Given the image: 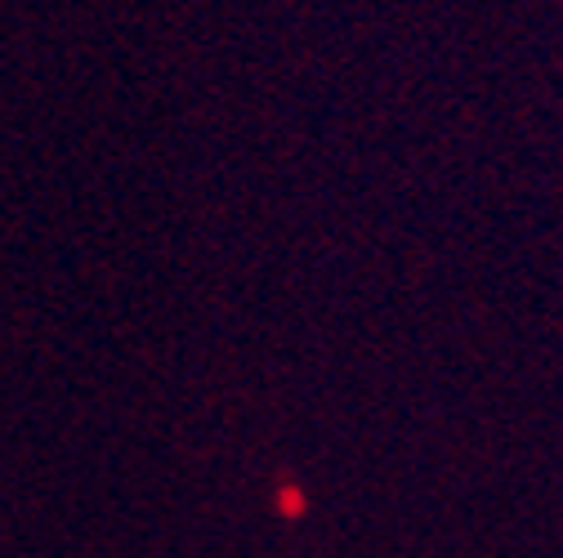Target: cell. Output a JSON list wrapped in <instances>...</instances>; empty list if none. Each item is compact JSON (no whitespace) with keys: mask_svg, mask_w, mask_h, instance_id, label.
I'll return each instance as SVG.
<instances>
[{"mask_svg":"<svg viewBox=\"0 0 563 558\" xmlns=\"http://www.w3.org/2000/svg\"><path fill=\"white\" fill-rule=\"evenodd\" d=\"M282 514H300V492H296V487H287V492H282Z\"/></svg>","mask_w":563,"mask_h":558,"instance_id":"cell-1","label":"cell"}]
</instances>
